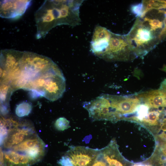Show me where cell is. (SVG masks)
Listing matches in <instances>:
<instances>
[{
  "label": "cell",
  "instance_id": "13",
  "mask_svg": "<svg viewBox=\"0 0 166 166\" xmlns=\"http://www.w3.org/2000/svg\"><path fill=\"white\" fill-rule=\"evenodd\" d=\"M42 143L27 151L25 152L26 155L32 162L34 163L38 161L43 155L44 147Z\"/></svg>",
  "mask_w": 166,
  "mask_h": 166
},
{
  "label": "cell",
  "instance_id": "5",
  "mask_svg": "<svg viewBox=\"0 0 166 166\" xmlns=\"http://www.w3.org/2000/svg\"><path fill=\"white\" fill-rule=\"evenodd\" d=\"M109 102L111 114L117 121L122 115L130 113L136 110L140 103L139 98H127L123 96L107 94Z\"/></svg>",
  "mask_w": 166,
  "mask_h": 166
},
{
  "label": "cell",
  "instance_id": "1",
  "mask_svg": "<svg viewBox=\"0 0 166 166\" xmlns=\"http://www.w3.org/2000/svg\"><path fill=\"white\" fill-rule=\"evenodd\" d=\"M0 67L7 82L14 89L43 93L58 69L50 58L27 51L6 49Z\"/></svg>",
  "mask_w": 166,
  "mask_h": 166
},
{
  "label": "cell",
  "instance_id": "3",
  "mask_svg": "<svg viewBox=\"0 0 166 166\" xmlns=\"http://www.w3.org/2000/svg\"><path fill=\"white\" fill-rule=\"evenodd\" d=\"M148 23L138 18L129 32L125 35L132 52L138 55L145 54L159 42Z\"/></svg>",
  "mask_w": 166,
  "mask_h": 166
},
{
  "label": "cell",
  "instance_id": "2",
  "mask_svg": "<svg viewBox=\"0 0 166 166\" xmlns=\"http://www.w3.org/2000/svg\"><path fill=\"white\" fill-rule=\"evenodd\" d=\"M83 0H45L34 14L36 38L44 37L52 28L65 25L75 26L81 20L79 9Z\"/></svg>",
  "mask_w": 166,
  "mask_h": 166
},
{
  "label": "cell",
  "instance_id": "17",
  "mask_svg": "<svg viewBox=\"0 0 166 166\" xmlns=\"http://www.w3.org/2000/svg\"><path fill=\"white\" fill-rule=\"evenodd\" d=\"M160 113L156 111H153L148 113L147 116L142 120L144 122L151 125H155L159 119Z\"/></svg>",
  "mask_w": 166,
  "mask_h": 166
},
{
  "label": "cell",
  "instance_id": "11",
  "mask_svg": "<svg viewBox=\"0 0 166 166\" xmlns=\"http://www.w3.org/2000/svg\"><path fill=\"white\" fill-rule=\"evenodd\" d=\"M144 10L141 18L144 17L147 13L152 9L162 10L166 8V1L164 0H150L143 1Z\"/></svg>",
  "mask_w": 166,
  "mask_h": 166
},
{
  "label": "cell",
  "instance_id": "20",
  "mask_svg": "<svg viewBox=\"0 0 166 166\" xmlns=\"http://www.w3.org/2000/svg\"><path fill=\"white\" fill-rule=\"evenodd\" d=\"M148 107L146 105H139L136 109L137 111V118L142 120L147 115Z\"/></svg>",
  "mask_w": 166,
  "mask_h": 166
},
{
  "label": "cell",
  "instance_id": "25",
  "mask_svg": "<svg viewBox=\"0 0 166 166\" xmlns=\"http://www.w3.org/2000/svg\"><path fill=\"white\" fill-rule=\"evenodd\" d=\"M165 122L164 123V124L162 126H163V127H164V129H165V130H166V118L165 119Z\"/></svg>",
  "mask_w": 166,
  "mask_h": 166
},
{
  "label": "cell",
  "instance_id": "4",
  "mask_svg": "<svg viewBox=\"0 0 166 166\" xmlns=\"http://www.w3.org/2000/svg\"><path fill=\"white\" fill-rule=\"evenodd\" d=\"M131 52L125 36L112 32L107 47L98 57L109 61L125 60Z\"/></svg>",
  "mask_w": 166,
  "mask_h": 166
},
{
  "label": "cell",
  "instance_id": "22",
  "mask_svg": "<svg viewBox=\"0 0 166 166\" xmlns=\"http://www.w3.org/2000/svg\"><path fill=\"white\" fill-rule=\"evenodd\" d=\"M58 163L60 166H73L70 159L67 155L61 157Z\"/></svg>",
  "mask_w": 166,
  "mask_h": 166
},
{
  "label": "cell",
  "instance_id": "10",
  "mask_svg": "<svg viewBox=\"0 0 166 166\" xmlns=\"http://www.w3.org/2000/svg\"><path fill=\"white\" fill-rule=\"evenodd\" d=\"M4 156L6 166H29L33 164L26 155L19 154L14 151L6 152Z\"/></svg>",
  "mask_w": 166,
  "mask_h": 166
},
{
  "label": "cell",
  "instance_id": "7",
  "mask_svg": "<svg viewBox=\"0 0 166 166\" xmlns=\"http://www.w3.org/2000/svg\"><path fill=\"white\" fill-rule=\"evenodd\" d=\"M31 2V0H1L0 17L8 19L18 18L25 13Z\"/></svg>",
  "mask_w": 166,
  "mask_h": 166
},
{
  "label": "cell",
  "instance_id": "12",
  "mask_svg": "<svg viewBox=\"0 0 166 166\" xmlns=\"http://www.w3.org/2000/svg\"><path fill=\"white\" fill-rule=\"evenodd\" d=\"M40 139L37 137H31L25 140L20 143L13 147V149L16 152H25L29 149L41 143Z\"/></svg>",
  "mask_w": 166,
  "mask_h": 166
},
{
  "label": "cell",
  "instance_id": "6",
  "mask_svg": "<svg viewBox=\"0 0 166 166\" xmlns=\"http://www.w3.org/2000/svg\"><path fill=\"white\" fill-rule=\"evenodd\" d=\"M98 150L82 146H72L66 155L73 166H91L97 158Z\"/></svg>",
  "mask_w": 166,
  "mask_h": 166
},
{
  "label": "cell",
  "instance_id": "19",
  "mask_svg": "<svg viewBox=\"0 0 166 166\" xmlns=\"http://www.w3.org/2000/svg\"><path fill=\"white\" fill-rule=\"evenodd\" d=\"M130 10L135 16L141 18L144 10V6L143 3L132 5L130 7Z\"/></svg>",
  "mask_w": 166,
  "mask_h": 166
},
{
  "label": "cell",
  "instance_id": "16",
  "mask_svg": "<svg viewBox=\"0 0 166 166\" xmlns=\"http://www.w3.org/2000/svg\"><path fill=\"white\" fill-rule=\"evenodd\" d=\"M144 20L148 23L151 30L155 32L157 29L163 28V22L158 19L150 18L146 17L144 18Z\"/></svg>",
  "mask_w": 166,
  "mask_h": 166
},
{
  "label": "cell",
  "instance_id": "9",
  "mask_svg": "<svg viewBox=\"0 0 166 166\" xmlns=\"http://www.w3.org/2000/svg\"><path fill=\"white\" fill-rule=\"evenodd\" d=\"M148 107L166 106V83H162L159 89L151 91L139 96Z\"/></svg>",
  "mask_w": 166,
  "mask_h": 166
},
{
  "label": "cell",
  "instance_id": "21",
  "mask_svg": "<svg viewBox=\"0 0 166 166\" xmlns=\"http://www.w3.org/2000/svg\"><path fill=\"white\" fill-rule=\"evenodd\" d=\"M8 133V130L6 125L2 121H1L0 123V143L2 144L4 143Z\"/></svg>",
  "mask_w": 166,
  "mask_h": 166
},
{
  "label": "cell",
  "instance_id": "24",
  "mask_svg": "<svg viewBox=\"0 0 166 166\" xmlns=\"http://www.w3.org/2000/svg\"><path fill=\"white\" fill-rule=\"evenodd\" d=\"M4 153L2 150H0V166H3L4 164Z\"/></svg>",
  "mask_w": 166,
  "mask_h": 166
},
{
  "label": "cell",
  "instance_id": "14",
  "mask_svg": "<svg viewBox=\"0 0 166 166\" xmlns=\"http://www.w3.org/2000/svg\"><path fill=\"white\" fill-rule=\"evenodd\" d=\"M16 132L13 133L8 137H7L4 141L5 146L7 148L10 147L13 145H16L24 140L26 136L19 129Z\"/></svg>",
  "mask_w": 166,
  "mask_h": 166
},
{
  "label": "cell",
  "instance_id": "15",
  "mask_svg": "<svg viewBox=\"0 0 166 166\" xmlns=\"http://www.w3.org/2000/svg\"><path fill=\"white\" fill-rule=\"evenodd\" d=\"M32 109V105L31 103L26 101L22 102L16 106L15 112L16 115L19 117H23L29 115Z\"/></svg>",
  "mask_w": 166,
  "mask_h": 166
},
{
  "label": "cell",
  "instance_id": "26",
  "mask_svg": "<svg viewBox=\"0 0 166 166\" xmlns=\"http://www.w3.org/2000/svg\"><path fill=\"white\" fill-rule=\"evenodd\" d=\"M162 69L165 71H166V65H165L163 66Z\"/></svg>",
  "mask_w": 166,
  "mask_h": 166
},
{
  "label": "cell",
  "instance_id": "27",
  "mask_svg": "<svg viewBox=\"0 0 166 166\" xmlns=\"http://www.w3.org/2000/svg\"><path fill=\"white\" fill-rule=\"evenodd\" d=\"M164 153L165 155H166V146H165V147L164 149Z\"/></svg>",
  "mask_w": 166,
  "mask_h": 166
},
{
  "label": "cell",
  "instance_id": "23",
  "mask_svg": "<svg viewBox=\"0 0 166 166\" xmlns=\"http://www.w3.org/2000/svg\"><path fill=\"white\" fill-rule=\"evenodd\" d=\"M164 26L160 31L158 36L159 42L162 41L166 38V16L163 21Z\"/></svg>",
  "mask_w": 166,
  "mask_h": 166
},
{
  "label": "cell",
  "instance_id": "8",
  "mask_svg": "<svg viewBox=\"0 0 166 166\" xmlns=\"http://www.w3.org/2000/svg\"><path fill=\"white\" fill-rule=\"evenodd\" d=\"M112 32L106 28L97 26L94 30L90 42V49L98 57L107 47Z\"/></svg>",
  "mask_w": 166,
  "mask_h": 166
},
{
  "label": "cell",
  "instance_id": "18",
  "mask_svg": "<svg viewBox=\"0 0 166 166\" xmlns=\"http://www.w3.org/2000/svg\"><path fill=\"white\" fill-rule=\"evenodd\" d=\"M69 121L64 117L57 119L54 123V126L57 130L63 131L70 127Z\"/></svg>",
  "mask_w": 166,
  "mask_h": 166
}]
</instances>
